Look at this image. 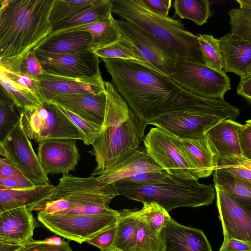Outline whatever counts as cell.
I'll return each instance as SVG.
<instances>
[{
    "mask_svg": "<svg viewBox=\"0 0 251 251\" xmlns=\"http://www.w3.org/2000/svg\"><path fill=\"white\" fill-rule=\"evenodd\" d=\"M240 8H251V0H236Z\"/></svg>",
    "mask_w": 251,
    "mask_h": 251,
    "instance_id": "53",
    "label": "cell"
},
{
    "mask_svg": "<svg viewBox=\"0 0 251 251\" xmlns=\"http://www.w3.org/2000/svg\"><path fill=\"white\" fill-rule=\"evenodd\" d=\"M117 222L100 232L87 243L98 248L101 251L113 248L117 231Z\"/></svg>",
    "mask_w": 251,
    "mask_h": 251,
    "instance_id": "44",
    "label": "cell"
},
{
    "mask_svg": "<svg viewBox=\"0 0 251 251\" xmlns=\"http://www.w3.org/2000/svg\"><path fill=\"white\" fill-rule=\"evenodd\" d=\"M241 126L230 119H225L205 133L218 159L242 156L238 134Z\"/></svg>",
    "mask_w": 251,
    "mask_h": 251,
    "instance_id": "25",
    "label": "cell"
},
{
    "mask_svg": "<svg viewBox=\"0 0 251 251\" xmlns=\"http://www.w3.org/2000/svg\"><path fill=\"white\" fill-rule=\"evenodd\" d=\"M46 101L62 94L89 93L98 94L106 91L101 75L92 77H71L44 73L38 78Z\"/></svg>",
    "mask_w": 251,
    "mask_h": 251,
    "instance_id": "18",
    "label": "cell"
},
{
    "mask_svg": "<svg viewBox=\"0 0 251 251\" xmlns=\"http://www.w3.org/2000/svg\"><path fill=\"white\" fill-rule=\"evenodd\" d=\"M101 0H54L50 15L52 32L62 23Z\"/></svg>",
    "mask_w": 251,
    "mask_h": 251,
    "instance_id": "31",
    "label": "cell"
},
{
    "mask_svg": "<svg viewBox=\"0 0 251 251\" xmlns=\"http://www.w3.org/2000/svg\"><path fill=\"white\" fill-rule=\"evenodd\" d=\"M120 195L114 184L100 185L96 176L65 175L59 179L52 195L35 210L60 214L97 215L115 213L109 203Z\"/></svg>",
    "mask_w": 251,
    "mask_h": 251,
    "instance_id": "5",
    "label": "cell"
},
{
    "mask_svg": "<svg viewBox=\"0 0 251 251\" xmlns=\"http://www.w3.org/2000/svg\"><path fill=\"white\" fill-rule=\"evenodd\" d=\"M25 176L14 165L5 158L0 159V179ZM26 177V176H25Z\"/></svg>",
    "mask_w": 251,
    "mask_h": 251,
    "instance_id": "47",
    "label": "cell"
},
{
    "mask_svg": "<svg viewBox=\"0 0 251 251\" xmlns=\"http://www.w3.org/2000/svg\"><path fill=\"white\" fill-rule=\"evenodd\" d=\"M34 51L46 73L71 77L101 75L99 57L92 50L62 53Z\"/></svg>",
    "mask_w": 251,
    "mask_h": 251,
    "instance_id": "13",
    "label": "cell"
},
{
    "mask_svg": "<svg viewBox=\"0 0 251 251\" xmlns=\"http://www.w3.org/2000/svg\"><path fill=\"white\" fill-rule=\"evenodd\" d=\"M118 22L123 36L137 48L144 60L168 76L175 73L180 57L173 48L130 22Z\"/></svg>",
    "mask_w": 251,
    "mask_h": 251,
    "instance_id": "12",
    "label": "cell"
},
{
    "mask_svg": "<svg viewBox=\"0 0 251 251\" xmlns=\"http://www.w3.org/2000/svg\"><path fill=\"white\" fill-rule=\"evenodd\" d=\"M226 167H239L251 171V161L241 157H232L218 159L217 168H221Z\"/></svg>",
    "mask_w": 251,
    "mask_h": 251,
    "instance_id": "49",
    "label": "cell"
},
{
    "mask_svg": "<svg viewBox=\"0 0 251 251\" xmlns=\"http://www.w3.org/2000/svg\"><path fill=\"white\" fill-rule=\"evenodd\" d=\"M143 142L152 161L168 174L182 180H198L176 136L155 127L150 129Z\"/></svg>",
    "mask_w": 251,
    "mask_h": 251,
    "instance_id": "9",
    "label": "cell"
},
{
    "mask_svg": "<svg viewBox=\"0 0 251 251\" xmlns=\"http://www.w3.org/2000/svg\"><path fill=\"white\" fill-rule=\"evenodd\" d=\"M49 101L59 104L90 121L103 125L106 104V91L98 94L84 93L59 95Z\"/></svg>",
    "mask_w": 251,
    "mask_h": 251,
    "instance_id": "21",
    "label": "cell"
},
{
    "mask_svg": "<svg viewBox=\"0 0 251 251\" xmlns=\"http://www.w3.org/2000/svg\"><path fill=\"white\" fill-rule=\"evenodd\" d=\"M82 132L85 137L83 142L92 145L102 129V126L90 121L76 113L55 103H53Z\"/></svg>",
    "mask_w": 251,
    "mask_h": 251,
    "instance_id": "39",
    "label": "cell"
},
{
    "mask_svg": "<svg viewBox=\"0 0 251 251\" xmlns=\"http://www.w3.org/2000/svg\"><path fill=\"white\" fill-rule=\"evenodd\" d=\"M171 77L183 89L208 99H224L231 89L230 80L224 71L206 64L179 58Z\"/></svg>",
    "mask_w": 251,
    "mask_h": 251,
    "instance_id": "10",
    "label": "cell"
},
{
    "mask_svg": "<svg viewBox=\"0 0 251 251\" xmlns=\"http://www.w3.org/2000/svg\"><path fill=\"white\" fill-rule=\"evenodd\" d=\"M120 212L113 248L119 251H135L140 219L136 210Z\"/></svg>",
    "mask_w": 251,
    "mask_h": 251,
    "instance_id": "30",
    "label": "cell"
},
{
    "mask_svg": "<svg viewBox=\"0 0 251 251\" xmlns=\"http://www.w3.org/2000/svg\"><path fill=\"white\" fill-rule=\"evenodd\" d=\"M37 157L45 173L68 175L74 171L80 159L76 140L57 139L39 143Z\"/></svg>",
    "mask_w": 251,
    "mask_h": 251,
    "instance_id": "17",
    "label": "cell"
},
{
    "mask_svg": "<svg viewBox=\"0 0 251 251\" xmlns=\"http://www.w3.org/2000/svg\"><path fill=\"white\" fill-rule=\"evenodd\" d=\"M77 31H86L91 35L92 50L112 44L123 37L118 20L113 17L112 14L87 24L52 32L50 35Z\"/></svg>",
    "mask_w": 251,
    "mask_h": 251,
    "instance_id": "27",
    "label": "cell"
},
{
    "mask_svg": "<svg viewBox=\"0 0 251 251\" xmlns=\"http://www.w3.org/2000/svg\"><path fill=\"white\" fill-rule=\"evenodd\" d=\"M120 195L142 203L154 202L168 212L180 207H199L212 203L215 185L201 184L198 180L177 178L163 184L144 185L129 182L114 183Z\"/></svg>",
    "mask_w": 251,
    "mask_h": 251,
    "instance_id": "6",
    "label": "cell"
},
{
    "mask_svg": "<svg viewBox=\"0 0 251 251\" xmlns=\"http://www.w3.org/2000/svg\"><path fill=\"white\" fill-rule=\"evenodd\" d=\"M32 211L26 207L0 213V241L22 245L33 240V232L38 226Z\"/></svg>",
    "mask_w": 251,
    "mask_h": 251,
    "instance_id": "20",
    "label": "cell"
},
{
    "mask_svg": "<svg viewBox=\"0 0 251 251\" xmlns=\"http://www.w3.org/2000/svg\"><path fill=\"white\" fill-rule=\"evenodd\" d=\"M54 187L49 183L22 189H0V213L23 207L34 211L52 195Z\"/></svg>",
    "mask_w": 251,
    "mask_h": 251,
    "instance_id": "26",
    "label": "cell"
},
{
    "mask_svg": "<svg viewBox=\"0 0 251 251\" xmlns=\"http://www.w3.org/2000/svg\"><path fill=\"white\" fill-rule=\"evenodd\" d=\"M20 72L37 78L45 73L34 50L30 51L23 59L20 66Z\"/></svg>",
    "mask_w": 251,
    "mask_h": 251,
    "instance_id": "43",
    "label": "cell"
},
{
    "mask_svg": "<svg viewBox=\"0 0 251 251\" xmlns=\"http://www.w3.org/2000/svg\"><path fill=\"white\" fill-rule=\"evenodd\" d=\"M120 212L85 215L60 214L39 211L38 220L52 233L82 244L115 224Z\"/></svg>",
    "mask_w": 251,
    "mask_h": 251,
    "instance_id": "8",
    "label": "cell"
},
{
    "mask_svg": "<svg viewBox=\"0 0 251 251\" xmlns=\"http://www.w3.org/2000/svg\"><path fill=\"white\" fill-rule=\"evenodd\" d=\"M112 13L164 42L180 58L204 64L198 35L188 30L180 21L158 14L142 0H112Z\"/></svg>",
    "mask_w": 251,
    "mask_h": 251,
    "instance_id": "4",
    "label": "cell"
},
{
    "mask_svg": "<svg viewBox=\"0 0 251 251\" xmlns=\"http://www.w3.org/2000/svg\"><path fill=\"white\" fill-rule=\"evenodd\" d=\"M14 103L2 94L0 99V141L2 140L18 122L20 115L15 111Z\"/></svg>",
    "mask_w": 251,
    "mask_h": 251,
    "instance_id": "40",
    "label": "cell"
},
{
    "mask_svg": "<svg viewBox=\"0 0 251 251\" xmlns=\"http://www.w3.org/2000/svg\"><path fill=\"white\" fill-rule=\"evenodd\" d=\"M101 60L116 89L131 111L148 125L159 115L173 111L190 109L219 116L225 109L224 100L194 95L171 76L137 62Z\"/></svg>",
    "mask_w": 251,
    "mask_h": 251,
    "instance_id": "1",
    "label": "cell"
},
{
    "mask_svg": "<svg viewBox=\"0 0 251 251\" xmlns=\"http://www.w3.org/2000/svg\"><path fill=\"white\" fill-rule=\"evenodd\" d=\"M224 72L242 77L251 65V43L231 32L219 38Z\"/></svg>",
    "mask_w": 251,
    "mask_h": 251,
    "instance_id": "24",
    "label": "cell"
},
{
    "mask_svg": "<svg viewBox=\"0 0 251 251\" xmlns=\"http://www.w3.org/2000/svg\"><path fill=\"white\" fill-rule=\"evenodd\" d=\"M173 7L176 15L180 19L190 20L199 25L205 24L211 15L207 0H175Z\"/></svg>",
    "mask_w": 251,
    "mask_h": 251,
    "instance_id": "33",
    "label": "cell"
},
{
    "mask_svg": "<svg viewBox=\"0 0 251 251\" xmlns=\"http://www.w3.org/2000/svg\"><path fill=\"white\" fill-rule=\"evenodd\" d=\"M197 35L205 64L215 70L224 72L225 64L219 39L207 34Z\"/></svg>",
    "mask_w": 251,
    "mask_h": 251,
    "instance_id": "35",
    "label": "cell"
},
{
    "mask_svg": "<svg viewBox=\"0 0 251 251\" xmlns=\"http://www.w3.org/2000/svg\"><path fill=\"white\" fill-rule=\"evenodd\" d=\"M165 251H212L203 231L180 225L171 217L160 231Z\"/></svg>",
    "mask_w": 251,
    "mask_h": 251,
    "instance_id": "19",
    "label": "cell"
},
{
    "mask_svg": "<svg viewBox=\"0 0 251 251\" xmlns=\"http://www.w3.org/2000/svg\"><path fill=\"white\" fill-rule=\"evenodd\" d=\"M219 251H251V244L235 239H224Z\"/></svg>",
    "mask_w": 251,
    "mask_h": 251,
    "instance_id": "50",
    "label": "cell"
},
{
    "mask_svg": "<svg viewBox=\"0 0 251 251\" xmlns=\"http://www.w3.org/2000/svg\"><path fill=\"white\" fill-rule=\"evenodd\" d=\"M238 134L242 156L251 161V126L242 125Z\"/></svg>",
    "mask_w": 251,
    "mask_h": 251,
    "instance_id": "45",
    "label": "cell"
},
{
    "mask_svg": "<svg viewBox=\"0 0 251 251\" xmlns=\"http://www.w3.org/2000/svg\"><path fill=\"white\" fill-rule=\"evenodd\" d=\"M224 168L234 176L249 181L251 184V171L239 167H226Z\"/></svg>",
    "mask_w": 251,
    "mask_h": 251,
    "instance_id": "52",
    "label": "cell"
},
{
    "mask_svg": "<svg viewBox=\"0 0 251 251\" xmlns=\"http://www.w3.org/2000/svg\"><path fill=\"white\" fill-rule=\"evenodd\" d=\"M23 128L29 139L39 143L57 139H72L84 142L82 132L56 106L50 101L44 102L37 108L21 111Z\"/></svg>",
    "mask_w": 251,
    "mask_h": 251,
    "instance_id": "7",
    "label": "cell"
},
{
    "mask_svg": "<svg viewBox=\"0 0 251 251\" xmlns=\"http://www.w3.org/2000/svg\"><path fill=\"white\" fill-rule=\"evenodd\" d=\"M112 0H101L98 4L81 12L61 24L55 31L87 24L103 19L112 14Z\"/></svg>",
    "mask_w": 251,
    "mask_h": 251,
    "instance_id": "34",
    "label": "cell"
},
{
    "mask_svg": "<svg viewBox=\"0 0 251 251\" xmlns=\"http://www.w3.org/2000/svg\"><path fill=\"white\" fill-rule=\"evenodd\" d=\"M215 188L224 239L233 238L251 244V210L219 186L215 185Z\"/></svg>",
    "mask_w": 251,
    "mask_h": 251,
    "instance_id": "16",
    "label": "cell"
},
{
    "mask_svg": "<svg viewBox=\"0 0 251 251\" xmlns=\"http://www.w3.org/2000/svg\"><path fill=\"white\" fill-rule=\"evenodd\" d=\"M164 170L151 159L145 148L134 153L101 175L96 176L100 185L114 184L133 175L145 173H162Z\"/></svg>",
    "mask_w": 251,
    "mask_h": 251,
    "instance_id": "22",
    "label": "cell"
},
{
    "mask_svg": "<svg viewBox=\"0 0 251 251\" xmlns=\"http://www.w3.org/2000/svg\"><path fill=\"white\" fill-rule=\"evenodd\" d=\"M54 0H0V66L20 72L24 57L52 32Z\"/></svg>",
    "mask_w": 251,
    "mask_h": 251,
    "instance_id": "2",
    "label": "cell"
},
{
    "mask_svg": "<svg viewBox=\"0 0 251 251\" xmlns=\"http://www.w3.org/2000/svg\"><path fill=\"white\" fill-rule=\"evenodd\" d=\"M224 119L198 111L184 109L159 115L151 123L175 136L183 139L201 137Z\"/></svg>",
    "mask_w": 251,
    "mask_h": 251,
    "instance_id": "14",
    "label": "cell"
},
{
    "mask_svg": "<svg viewBox=\"0 0 251 251\" xmlns=\"http://www.w3.org/2000/svg\"><path fill=\"white\" fill-rule=\"evenodd\" d=\"M237 93L251 102V75L240 78Z\"/></svg>",
    "mask_w": 251,
    "mask_h": 251,
    "instance_id": "51",
    "label": "cell"
},
{
    "mask_svg": "<svg viewBox=\"0 0 251 251\" xmlns=\"http://www.w3.org/2000/svg\"><path fill=\"white\" fill-rule=\"evenodd\" d=\"M92 51L101 59L115 58L132 60L157 70L144 60L137 48L123 36L112 44Z\"/></svg>",
    "mask_w": 251,
    "mask_h": 251,
    "instance_id": "32",
    "label": "cell"
},
{
    "mask_svg": "<svg viewBox=\"0 0 251 251\" xmlns=\"http://www.w3.org/2000/svg\"><path fill=\"white\" fill-rule=\"evenodd\" d=\"M143 203V207L139 210H136L139 219L160 232L166 222L171 217L169 212L156 202Z\"/></svg>",
    "mask_w": 251,
    "mask_h": 251,
    "instance_id": "38",
    "label": "cell"
},
{
    "mask_svg": "<svg viewBox=\"0 0 251 251\" xmlns=\"http://www.w3.org/2000/svg\"><path fill=\"white\" fill-rule=\"evenodd\" d=\"M176 179V178L169 175L164 171L160 173H145L137 174L119 181L129 182L144 185H152L172 182Z\"/></svg>",
    "mask_w": 251,
    "mask_h": 251,
    "instance_id": "42",
    "label": "cell"
},
{
    "mask_svg": "<svg viewBox=\"0 0 251 251\" xmlns=\"http://www.w3.org/2000/svg\"><path fill=\"white\" fill-rule=\"evenodd\" d=\"M55 239L53 242L49 239L33 240L22 245H16L12 251H73L69 241Z\"/></svg>",
    "mask_w": 251,
    "mask_h": 251,
    "instance_id": "41",
    "label": "cell"
},
{
    "mask_svg": "<svg viewBox=\"0 0 251 251\" xmlns=\"http://www.w3.org/2000/svg\"><path fill=\"white\" fill-rule=\"evenodd\" d=\"M102 251H119L113 248H110V249H106V250H103Z\"/></svg>",
    "mask_w": 251,
    "mask_h": 251,
    "instance_id": "55",
    "label": "cell"
},
{
    "mask_svg": "<svg viewBox=\"0 0 251 251\" xmlns=\"http://www.w3.org/2000/svg\"><path fill=\"white\" fill-rule=\"evenodd\" d=\"M135 251H165L160 232L140 220Z\"/></svg>",
    "mask_w": 251,
    "mask_h": 251,
    "instance_id": "36",
    "label": "cell"
},
{
    "mask_svg": "<svg viewBox=\"0 0 251 251\" xmlns=\"http://www.w3.org/2000/svg\"><path fill=\"white\" fill-rule=\"evenodd\" d=\"M213 172L214 185L222 188L241 204L251 210V183L224 168H217Z\"/></svg>",
    "mask_w": 251,
    "mask_h": 251,
    "instance_id": "29",
    "label": "cell"
},
{
    "mask_svg": "<svg viewBox=\"0 0 251 251\" xmlns=\"http://www.w3.org/2000/svg\"><path fill=\"white\" fill-rule=\"evenodd\" d=\"M177 138L197 178L209 176L218 166V157L205 135L194 139Z\"/></svg>",
    "mask_w": 251,
    "mask_h": 251,
    "instance_id": "23",
    "label": "cell"
},
{
    "mask_svg": "<svg viewBox=\"0 0 251 251\" xmlns=\"http://www.w3.org/2000/svg\"><path fill=\"white\" fill-rule=\"evenodd\" d=\"M145 4L152 11L168 17L172 6L171 0H142Z\"/></svg>",
    "mask_w": 251,
    "mask_h": 251,
    "instance_id": "48",
    "label": "cell"
},
{
    "mask_svg": "<svg viewBox=\"0 0 251 251\" xmlns=\"http://www.w3.org/2000/svg\"><path fill=\"white\" fill-rule=\"evenodd\" d=\"M251 75V65L249 67V68L248 69V70L246 71L245 74L242 77L246 76H248V75Z\"/></svg>",
    "mask_w": 251,
    "mask_h": 251,
    "instance_id": "54",
    "label": "cell"
},
{
    "mask_svg": "<svg viewBox=\"0 0 251 251\" xmlns=\"http://www.w3.org/2000/svg\"><path fill=\"white\" fill-rule=\"evenodd\" d=\"M0 154L36 185L50 183L23 128L21 117L17 124L0 141Z\"/></svg>",
    "mask_w": 251,
    "mask_h": 251,
    "instance_id": "11",
    "label": "cell"
},
{
    "mask_svg": "<svg viewBox=\"0 0 251 251\" xmlns=\"http://www.w3.org/2000/svg\"><path fill=\"white\" fill-rule=\"evenodd\" d=\"M246 124H247L250 126H251V120H248L246 122Z\"/></svg>",
    "mask_w": 251,
    "mask_h": 251,
    "instance_id": "56",
    "label": "cell"
},
{
    "mask_svg": "<svg viewBox=\"0 0 251 251\" xmlns=\"http://www.w3.org/2000/svg\"><path fill=\"white\" fill-rule=\"evenodd\" d=\"M228 14L230 32L251 43V8L231 9Z\"/></svg>",
    "mask_w": 251,
    "mask_h": 251,
    "instance_id": "37",
    "label": "cell"
},
{
    "mask_svg": "<svg viewBox=\"0 0 251 251\" xmlns=\"http://www.w3.org/2000/svg\"><path fill=\"white\" fill-rule=\"evenodd\" d=\"M106 104L102 129L92 146L98 176L134 153L144 140L148 124L138 118L112 83L105 82Z\"/></svg>",
    "mask_w": 251,
    "mask_h": 251,
    "instance_id": "3",
    "label": "cell"
},
{
    "mask_svg": "<svg viewBox=\"0 0 251 251\" xmlns=\"http://www.w3.org/2000/svg\"><path fill=\"white\" fill-rule=\"evenodd\" d=\"M36 185L26 177L0 179V189H22L33 187Z\"/></svg>",
    "mask_w": 251,
    "mask_h": 251,
    "instance_id": "46",
    "label": "cell"
},
{
    "mask_svg": "<svg viewBox=\"0 0 251 251\" xmlns=\"http://www.w3.org/2000/svg\"><path fill=\"white\" fill-rule=\"evenodd\" d=\"M0 83L3 93L1 94L21 111L32 110L47 102L38 78L21 72L9 71L0 66Z\"/></svg>",
    "mask_w": 251,
    "mask_h": 251,
    "instance_id": "15",
    "label": "cell"
},
{
    "mask_svg": "<svg viewBox=\"0 0 251 251\" xmlns=\"http://www.w3.org/2000/svg\"><path fill=\"white\" fill-rule=\"evenodd\" d=\"M93 39L88 32L77 31L50 35L36 49L55 53H70L93 50Z\"/></svg>",
    "mask_w": 251,
    "mask_h": 251,
    "instance_id": "28",
    "label": "cell"
}]
</instances>
